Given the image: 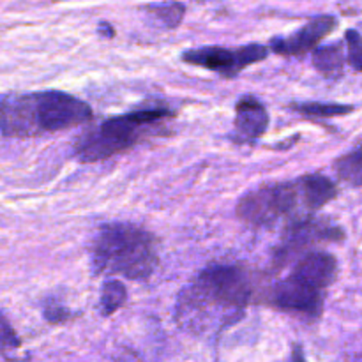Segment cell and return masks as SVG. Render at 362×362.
Returning a JSON list of instances; mask_svg holds the SVG:
<instances>
[{"label":"cell","mask_w":362,"mask_h":362,"mask_svg":"<svg viewBox=\"0 0 362 362\" xmlns=\"http://www.w3.org/2000/svg\"><path fill=\"white\" fill-rule=\"evenodd\" d=\"M251 292V279L244 269L211 265L180 290L177 324L193 334L221 332L246 315Z\"/></svg>","instance_id":"obj_1"},{"label":"cell","mask_w":362,"mask_h":362,"mask_svg":"<svg viewBox=\"0 0 362 362\" xmlns=\"http://www.w3.org/2000/svg\"><path fill=\"white\" fill-rule=\"evenodd\" d=\"M94 119L90 105L62 90L0 94V134L35 138L71 129Z\"/></svg>","instance_id":"obj_2"},{"label":"cell","mask_w":362,"mask_h":362,"mask_svg":"<svg viewBox=\"0 0 362 362\" xmlns=\"http://www.w3.org/2000/svg\"><path fill=\"white\" fill-rule=\"evenodd\" d=\"M338 197V186L324 173H310L288 182H267L247 191L237 216L251 226H272L283 218H311Z\"/></svg>","instance_id":"obj_3"},{"label":"cell","mask_w":362,"mask_h":362,"mask_svg":"<svg viewBox=\"0 0 362 362\" xmlns=\"http://www.w3.org/2000/svg\"><path fill=\"white\" fill-rule=\"evenodd\" d=\"M90 264L94 274L141 281L159 264L158 239L133 223L101 225L90 244Z\"/></svg>","instance_id":"obj_4"},{"label":"cell","mask_w":362,"mask_h":362,"mask_svg":"<svg viewBox=\"0 0 362 362\" xmlns=\"http://www.w3.org/2000/svg\"><path fill=\"white\" fill-rule=\"evenodd\" d=\"M175 113L166 108H148L112 117L90 127L78 138L74 156L81 163H98L129 151L140 141L161 134L166 120Z\"/></svg>","instance_id":"obj_5"},{"label":"cell","mask_w":362,"mask_h":362,"mask_svg":"<svg viewBox=\"0 0 362 362\" xmlns=\"http://www.w3.org/2000/svg\"><path fill=\"white\" fill-rule=\"evenodd\" d=\"M338 271L339 264L334 255L325 251L304 255L293 265L292 272L276 283L269 293V304L288 313L318 318Z\"/></svg>","instance_id":"obj_6"},{"label":"cell","mask_w":362,"mask_h":362,"mask_svg":"<svg viewBox=\"0 0 362 362\" xmlns=\"http://www.w3.org/2000/svg\"><path fill=\"white\" fill-rule=\"evenodd\" d=\"M269 48L260 42L225 48V46H202V48L187 49L182 53V60L191 66L218 73L223 78H235L246 67L267 59Z\"/></svg>","instance_id":"obj_7"},{"label":"cell","mask_w":362,"mask_h":362,"mask_svg":"<svg viewBox=\"0 0 362 362\" xmlns=\"http://www.w3.org/2000/svg\"><path fill=\"white\" fill-rule=\"evenodd\" d=\"M338 18L332 14H318L313 16L306 25L293 32L286 37H272L271 49L283 57H303L313 48H317L322 39L327 37L336 27H338Z\"/></svg>","instance_id":"obj_8"},{"label":"cell","mask_w":362,"mask_h":362,"mask_svg":"<svg viewBox=\"0 0 362 362\" xmlns=\"http://www.w3.org/2000/svg\"><path fill=\"white\" fill-rule=\"evenodd\" d=\"M345 232L339 226L329 225V223L318 221V219H303V221L293 223L283 239V246L279 247L276 255L278 264H285L290 255L297 250H303L304 246H311L320 240H343Z\"/></svg>","instance_id":"obj_9"},{"label":"cell","mask_w":362,"mask_h":362,"mask_svg":"<svg viewBox=\"0 0 362 362\" xmlns=\"http://www.w3.org/2000/svg\"><path fill=\"white\" fill-rule=\"evenodd\" d=\"M269 112L264 103L255 95H244L235 106L233 133L230 134L235 144H253L265 134L269 127Z\"/></svg>","instance_id":"obj_10"},{"label":"cell","mask_w":362,"mask_h":362,"mask_svg":"<svg viewBox=\"0 0 362 362\" xmlns=\"http://www.w3.org/2000/svg\"><path fill=\"white\" fill-rule=\"evenodd\" d=\"M311 60H313L315 69L329 80H338L345 73V55H343V46L339 42L317 48Z\"/></svg>","instance_id":"obj_11"},{"label":"cell","mask_w":362,"mask_h":362,"mask_svg":"<svg viewBox=\"0 0 362 362\" xmlns=\"http://www.w3.org/2000/svg\"><path fill=\"white\" fill-rule=\"evenodd\" d=\"M290 108H292L293 112L300 113V115L315 117V119H331V117L350 115V113L356 110V106L339 105V103L306 101V103H292Z\"/></svg>","instance_id":"obj_12"},{"label":"cell","mask_w":362,"mask_h":362,"mask_svg":"<svg viewBox=\"0 0 362 362\" xmlns=\"http://www.w3.org/2000/svg\"><path fill=\"white\" fill-rule=\"evenodd\" d=\"M127 300V290L119 279H108L101 288L99 297V310L103 317H112L120 310Z\"/></svg>","instance_id":"obj_13"},{"label":"cell","mask_w":362,"mask_h":362,"mask_svg":"<svg viewBox=\"0 0 362 362\" xmlns=\"http://www.w3.org/2000/svg\"><path fill=\"white\" fill-rule=\"evenodd\" d=\"M334 170L338 177L345 182L352 184L354 187L361 186V175H362V166H361V148L357 145L352 152L341 156L338 161L334 163Z\"/></svg>","instance_id":"obj_14"},{"label":"cell","mask_w":362,"mask_h":362,"mask_svg":"<svg viewBox=\"0 0 362 362\" xmlns=\"http://www.w3.org/2000/svg\"><path fill=\"white\" fill-rule=\"evenodd\" d=\"M147 9L166 28L179 27L184 20V14H186V6L179 2L156 4V6H148Z\"/></svg>","instance_id":"obj_15"},{"label":"cell","mask_w":362,"mask_h":362,"mask_svg":"<svg viewBox=\"0 0 362 362\" xmlns=\"http://www.w3.org/2000/svg\"><path fill=\"white\" fill-rule=\"evenodd\" d=\"M42 317L48 324H66V322L73 320L76 317V313L69 310L67 306H64L62 303H59L57 299H48L42 304Z\"/></svg>","instance_id":"obj_16"},{"label":"cell","mask_w":362,"mask_h":362,"mask_svg":"<svg viewBox=\"0 0 362 362\" xmlns=\"http://www.w3.org/2000/svg\"><path fill=\"white\" fill-rule=\"evenodd\" d=\"M345 46H346V57H349V64L354 67L356 73L361 71L362 64V41L361 34L356 28H350L345 34Z\"/></svg>","instance_id":"obj_17"},{"label":"cell","mask_w":362,"mask_h":362,"mask_svg":"<svg viewBox=\"0 0 362 362\" xmlns=\"http://www.w3.org/2000/svg\"><path fill=\"white\" fill-rule=\"evenodd\" d=\"M21 346L20 338L16 331L11 327L9 320L0 313V349L2 350H16Z\"/></svg>","instance_id":"obj_18"},{"label":"cell","mask_w":362,"mask_h":362,"mask_svg":"<svg viewBox=\"0 0 362 362\" xmlns=\"http://www.w3.org/2000/svg\"><path fill=\"white\" fill-rule=\"evenodd\" d=\"M99 34L105 35V37H113L115 35V30H113V27L110 23H106V21H103V23H99Z\"/></svg>","instance_id":"obj_19"},{"label":"cell","mask_w":362,"mask_h":362,"mask_svg":"<svg viewBox=\"0 0 362 362\" xmlns=\"http://www.w3.org/2000/svg\"><path fill=\"white\" fill-rule=\"evenodd\" d=\"M292 362H308V361H306V357H304L303 349H300V346H296V350H293Z\"/></svg>","instance_id":"obj_20"}]
</instances>
